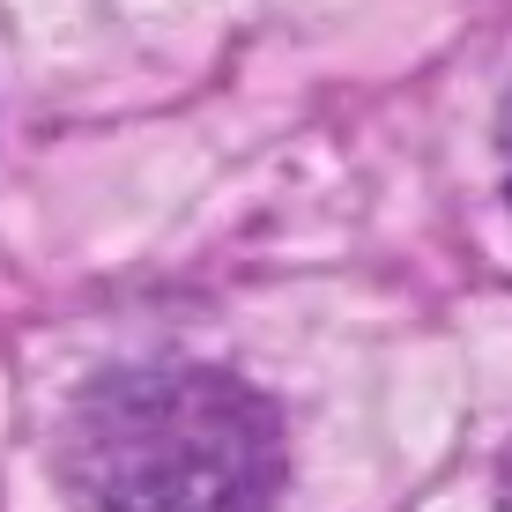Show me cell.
Listing matches in <instances>:
<instances>
[{
	"label": "cell",
	"mask_w": 512,
	"mask_h": 512,
	"mask_svg": "<svg viewBox=\"0 0 512 512\" xmlns=\"http://www.w3.org/2000/svg\"><path fill=\"white\" fill-rule=\"evenodd\" d=\"M67 475L97 512H268L282 490V423L231 372L134 364L75 401Z\"/></svg>",
	"instance_id": "6da1fadb"
},
{
	"label": "cell",
	"mask_w": 512,
	"mask_h": 512,
	"mask_svg": "<svg viewBox=\"0 0 512 512\" xmlns=\"http://www.w3.org/2000/svg\"><path fill=\"white\" fill-rule=\"evenodd\" d=\"M498 505L512 512V453H505V475H498Z\"/></svg>",
	"instance_id": "7a4b0ae2"
},
{
	"label": "cell",
	"mask_w": 512,
	"mask_h": 512,
	"mask_svg": "<svg viewBox=\"0 0 512 512\" xmlns=\"http://www.w3.org/2000/svg\"><path fill=\"white\" fill-rule=\"evenodd\" d=\"M505 179H512V104H505Z\"/></svg>",
	"instance_id": "3957f363"
}]
</instances>
